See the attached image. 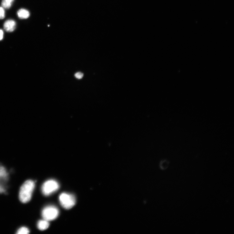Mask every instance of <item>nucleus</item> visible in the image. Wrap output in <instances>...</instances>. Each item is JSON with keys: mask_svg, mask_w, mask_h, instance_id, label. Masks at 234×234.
I'll use <instances>...</instances> for the list:
<instances>
[{"mask_svg": "<svg viewBox=\"0 0 234 234\" xmlns=\"http://www.w3.org/2000/svg\"><path fill=\"white\" fill-rule=\"evenodd\" d=\"M34 181L28 180L21 186L19 193V198L22 203H26L31 200L35 187Z\"/></svg>", "mask_w": 234, "mask_h": 234, "instance_id": "1", "label": "nucleus"}, {"mask_svg": "<svg viewBox=\"0 0 234 234\" xmlns=\"http://www.w3.org/2000/svg\"><path fill=\"white\" fill-rule=\"evenodd\" d=\"M59 200L62 206L67 209L71 208L76 203L74 196L73 194L66 193H63L60 194Z\"/></svg>", "mask_w": 234, "mask_h": 234, "instance_id": "2", "label": "nucleus"}, {"mask_svg": "<svg viewBox=\"0 0 234 234\" xmlns=\"http://www.w3.org/2000/svg\"><path fill=\"white\" fill-rule=\"evenodd\" d=\"M59 184L53 179L49 180L45 182L42 187V191L45 196H49L57 191L59 188Z\"/></svg>", "mask_w": 234, "mask_h": 234, "instance_id": "3", "label": "nucleus"}, {"mask_svg": "<svg viewBox=\"0 0 234 234\" xmlns=\"http://www.w3.org/2000/svg\"><path fill=\"white\" fill-rule=\"evenodd\" d=\"M59 214V210L54 206H48L42 210V217L44 220L48 221H53L57 218Z\"/></svg>", "mask_w": 234, "mask_h": 234, "instance_id": "4", "label": "nucleus"}, {"mask_svg": "<svg viewBox=\"0 0 234 234\" xmlns=\"http://www.w3.org/2000/svg\"><path fill=\"white\" fill-rule=\"evenodd\" d=\"M16 22L13 20H8L6 21L4 24V29L7 32H13L16 29Z\"/></svg>", "mask_w": 234, "mask_h": 234, "instance_id": "5", "label": "nucleus"}, {"mask_svg": "<svg viewBox=\"0 0 234 234\" xmlns=\"http://www.w3.org/2000/svg\"><path fill=\"white\" fill-rule=\"evenodd\" d=\"M50 225L49 221L44 220H41L37 223V226L38 228L41 231H44L47 229Z\"/></svg>", "mask_w": 234, "mask_h": 234, "instance_id": "6", "label": "nucleus"}, {"mask_svg": "<svg viewBox=\"0 0 234 234\" xmlns=\"http://www.w3.org/2000/svg\"><path fill=\"white\" fill-rule=\"evenodd\" d=\"M17 14L18 17L21 19H26L28 18L30 16V13L27 10L21 9L17 12Z\"/></svg>", "mask_w": 234, "mask_h": 234, "instance_id": "7", "label": "nucleus"}, {"mask_svg": "<svg viewBox=\"0 0 234 234\" xmlns=\"http://www.w3.org/2000/svg\"><path fill=\"white\" fill-rule=\"evenodd\" d=\"M169 161L166 160H162L160 164V167L163 170H166L169 167Z\"/></svg>", "mask_w": 234, "mask_h": 234, "instance_id": "8", "label": "nucleus"}, {"mask_svg": "<svg viewBox=\"0 0 234 234\" xmlns=\"http://www.w3.org/2000/svg\"><path fill=\"white\" fill-rule=\"evenodd\" d=\"M14 0H2V7L6 9H9L11 7Z\"/></svg>", "mask_w": 234, "mask_h": 234, "instance_id": "9", "label": "nucleus"}, {"mask_svg": "<svg viewBox=\"0 0 234 234\" xmlns=\"http://www.w3.org/2000/svg\"><path fill=\"white\" fill-rule=\"evenodd\" d=\"M29 232V231L26 227H22L20 228L17 232L18 234H27Z\"/></svg>", "mask_w": 234, "mask_h": 234, "instance_id": "10", "label": "nucleus"}, {"mask_svg": "<svg viewBox=\"0 0 234 234\" xmlns=\"http://www.w3.org/2000/svg\"><path fill=\"white\" fill-rule=\"evenodd\" d=\"M5 17V12L3 7H0V19H2Z\"/></svg>", "mask_w": 234, "mask_h": 234, "instance_id": "11", "label": "nucleus"}, {"mask_svg": "<svg viewBox=\"0 0 234 234\" xmlns=\"http://www.w3.org/2000/svg\"><path fill=\"white\" fill-rule=\"evenodd\" d=\"M75 76L78 79H81L84 76V74L81 72H78L75 74Z\"/></svg>", "mask_w": 234, "mask_h": 234, "instance_id": "12", "label": "nucleus"}, {"mask_svg": "<svg viewBox=\"0 0 234 234\" xmlns=\"http://www.w3.org/2000/svg\"><path fill=\"white\" fill-rule=\"evenodd\" d=\"M3 32L2 30H0V41H1L3 39Z\"/></svg>", "mask_w": 234, "mask_h": 234, "instance_id": "13", "label": "nucleus"}]
</instances>
